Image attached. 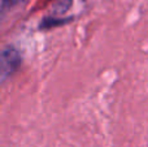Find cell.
<instances>
[{
	"mask_svg": "<svg viewBox=\"0 0 148 147\" xmlns=\"http://www.w3.org/2000/svg\"><path fill=\"white\" fill-rule=\"evenodd\" d=\"M18 63H20V57H18V54L14 49L9 48L3 52V59H1L3 76H7L8 73L13 72L17 68Z\"/></svg>",
	"mask_w": 148,
	"mask_h": 147,
	"instance_id": "cell-1",
	"label": "cell"
},
{
	"mask_svg": "<svg viewBox=\"0 0 148 147\" xmlns=\"http://www.w3.org/2000/svg\"><path fill=\"white\" fill-rule=\"evenodd\" d=\"M20 1H23V0H4V1H3V7H4V8L13 7V5L18 4Z\"/></svg>",
	"mask_w": 148,
	"mask_h": 147,
	"instance_id": "cell-2",
	"label": "cell"
}]
</instances>
